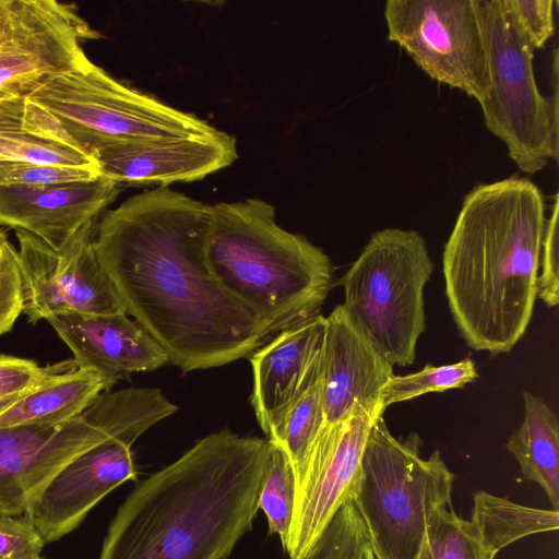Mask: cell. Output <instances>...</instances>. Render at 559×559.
Segmentation results:
<instances>
[{"mask_svg": "<svg viewBox=\"0 0 559 559\" xmlns=\"http://www.w3.org/2000/svg\"><path fill=\"white\" fill-rule=\"evenodd\" d=\"M212 205L167 187L133 195L96 225L95 248L127 314L186 371L249 357L269 336L206 262Z\"/></svg>", "mask_w": 559, "mask_h": 559, "instance_id": "6da1fadb", "label": "cell"}, {"mask_svg": "<svg viewBox=\"0 0 559 559\" xmlns=\"http://www.w3.org/2000/svg\"><path fill=\"white\" fill-rule=\"evenodd\" d=\"M269 449L229 430L200 439L129 493L99 559H226L259 510Z\"/></svg>", "mask_w": 559, "mask_h": 559, "instance_id": "7a4b0ae2", "label": "cell"}, {"mask_svg": "<svg viewBox=\"0 0 559 559\" xmlns=\"http://www.w3.org/2000/svg\"><path fill=\"white\" fill-rule=\"evenodd\" d=\"M545 226L543 194L527 179L479 185L465 197L442 271L450 311L471 348L509 353L524 336Z\"/></svg>", "mask_w": 559, "mask_h": 559, "instance_id": "3957f363", "label": "cell"}, {"mask_svg": "<svg viewBox=\"0 0 559 559\" xmlns=\"http://www.w3.org/2000/svg\"><path fill=\"white\" fill-rule=\"evenodd\" d=\"M205 253L216 282L269 337L320 313L332 286L329 257L282 228L261 199L212 205Z\"/></svg>", "mask_w": 559, "mask_h": 559, "instance_id": "277c9868", "label": "cell"}, {"mask_svg": "<svg viewBox=\"0 0 559 559\" xmlns=\"http://www.w3.org/2000/svg\"><path fill=\"white\" fill-rule=\"evenodd\" d=\"M178 406L157 388L100 394L81 415L57 424L0 427V516L23 515L71 460L111 437L135 441Z\"/></svg>", "mask_w": 559, "mask_h": 559, "instance_id": "5b68a950", "label": "cell"}, {"mask_svg": "<svg viewBox=\"0 0 559 559\" xmlns=\"http://www.w3.org/2000/svg\"><path fill=\"white\" fill-rule=\"evenodd\" d=\"M421 444L416 432L395 438L383 415L369 431L353 501L377 559H418L431 513L452 507L455 475L439 450L424 459Z\"/></svg>", "mask_w": 559, "mask_h": 559, "instance_id": "8992f818", "label": "cell"}, {"mask_svg": "<svg viewBox=\"0 0 559 559\" xmlns=\"http://www.w3.org/2000/svg\"><path fill=\"white\" fill-rule=\"evenodd\" d=\"M433 263L416 230L374 233L340 280L344 310L392 366H409L426 329L424 288Z\"/></svg>", "mask_w": 559, "mask_h": 559, "instance_id": "52a82bcc", "label": "cell"}, {"mask_svg": "<svg viewBox=\"0 0 559 559\" xmlns=\"http://www.w3.org/2000/svg\"><path fill=\"white\" fill-rule=\"evenodd\" d=\"M490 76L480 107L488 130L507 146L520 170L535 174L558 158V58L554 53V95L536 83L534 48L503 0H477Z\"/></svg>", "mask_w": 559, "mask_h": 559, "instance_id": "ba28073f", "label": "cell"}, {"mask_svg": "<svg viewBox=\"0 0 559 559\" xmlns=\"http://www.w3.org/2000/svg\"><path fill=\"white\" fill-rule=\"evenodd\" d=\"M27 99L55 118L71 146L90 156L111 142L207 135L217 130L122 84L92 61L56 76Z\"/></svg>", "mask_w": 559, "mask_h": 559, "instance_id": "9c48e42d", "label": "cell"}, {"mask_svg": "<svg viewBox=\"0 0 559 559\" xmlns=\"http://www.w3.org/2000/svg\"><path fill=\"white\" fill-rule=\"evenodd\" d=\"M384 17L389 39L431 79L485 100L490 76L477 0H388Z\"/></svg>", "mask_w": 559, "mask_h": 559, "instance_id": "30bf717a", "label": "cell"}, {"mask_svg": "<svg viewBox=\"0 0 559 559\" xmlns=\"http://www.w3.org/2000/svg\"><path fill=\"white\" fill-rule=\"evenodd\" d=\"M96 225V219L88 222L59 249L25 230H15L23 277L22 313L29 322L63 313L126 312L97 254Z\"/></svg>", "mask_w": 559, "mask_h": 559, "instance_id": "8fae6325", "label": "cell"}, {"mask_svg": "<svg viewBox=\"0 0 559 559\" xmlns=\"http://www.w3.org/2000/svg\"><path fill=\"white\" fill-rule=\"evenodd\" d=\"M99 34L72 3L14 0L0 38V102L29 97L56 76L85 66L82 43Z\"/></svg>", "mask_w": 559, "mask_h": 559, "instance_id": "7c38bea8", "label": "cell"}, {"mask_svg": "<svg viewBox=\"0 0 559 559\" xmlns=\"http://www.w3.org/2000/svg\"><path fill=\"white\" fill-rule=\"evenodd\" d=\"M378 416L359 412L346 420L323 425L296 486L285 547L290 559H302L340 508L356 497L365 444Z\"/></svg>", "mask_w": 559, "mask_h": 559, "instance_id": "4fadbf2b", "label": "cell"}, {"mask_svg": "<svg viewBox=\"0 0 559 559\" xmlns=\"http://www.w3.org/2000/svg\"><path fill=\"white\" fill-rule=\"evenodd\" d=\"M133 442L126 437L108 438L71 460L50 479L25 513L45 544L74 531L105 496L136 478Z\"/></svg>", "mask_w": 559, "mask_h": 559, "instance_id": "5bb4252c", "label": "cell"}, {"mask_svg": "<svg viewBox=\"0 0 559 559\" xmlns=\"http://www.w3.org/2000/svg\"><path fill=\"white\" fill-rule=\"evenodd\" d=\"M102 176L118 183L193 181L231 165L236 141L224 131L207 135L141 139L105 144L93 153Z\"/></svg>", "mask_w": 559, "mask_h": 559, "instance_id": "9a60e30c", "label": "cell"}, {"mask_svg": "<svg viewBox=\"0 0 559 559\" xmlns=\"http://www.w3.org/2000/svg\"><path fill=\"white\" fill-rule=\"evenodd\" d=\"M326 318L320 386L326 424L359 412L381 415V391L393 366L371 345L342 305Z\"/></svg>", "mask_w": 559, "mask_h": 559, "instance_id": "2e32d148", "label": "cell"}, {"mask_svg": "<svg viewBox=\"0 0 559 559\" xmlns=\"http://www.w3.org/2000/svg\"><path fill=\"white\" fill-rule=\"evenodd\" d=\"M326 318L318 313L275 334L249 357L251 405L270 437L292 405L320 379Z\"/></svg>", "mask_w": 559, "mask_h": 559, "instance_id": "e0dca14e", "label": "cell"}, {"mask_svg": "<svg viewBox=\"0 0 559 559\" xmlns=\"http://www.w3.org/2000/svg\"><path fill=\"white\" fill-rule=\"evenodd\" d=\"M118 182L93 180L46 186H0V226L25 230L59 249L110 204Z\"/></svg>", "mask_w": 559, "mask_h": 559, "instance_id": "ac0fdd59", "label": "cell"}, {"mask_svg": "<svg viewBox=\"0 0 559 559\" xmlns=\"http://www.w3.org/2000/svg\"><path fill=\"white\" fill-rule=\"evenodd\" d=\"M72 350L79 368L94 369L115 383L133 373L152 371L168 356L126 312L63 313L46 319Z\"/></svg>", "mask_w": 559, "mask_h": 559, "instance_id": "d6986e66", "label": "cell"}, {"mask_svg": "<svg viewBox=\"0 0 559 559\" xmlns=\"http://www.w3.org/2000/svg\"><path fill=\"white\" fill-rule=\"evenodd\" d=\"M115 382L91 368L61 372L25 393L0 414V427L57 424L81 415Z\"/></svg>", "mask_w": 559, "mask_h": 559, "instance_id": "ffe728a7", "label": "cell"}, {"mask_svg": "<svg viewBox=\"0 0 559 559\" xmlns=\"http://www.w3.org/2000/svg\"><path fill=\"white\" fill-rule=\"evenodd\" d=\"M524 419L507 442L523 477L538 484L552 509L559 507V420L546 402L523 392Z\"/></svg>", "mask_w": 559, "mask_h": 559, "instance_id": "44dd1931", "label": "cell"}, {"mask_svg": "<svg viewBox=\"0 0 559 559\" xmlns=\"http://www.w3.org/2000/svg\"><path fill=\"white\" fill-rule=\"evenodd\" d=\"M558 520L556 509L522 506L485 490L473 495L471 523L480 544L493 558L523 537L557 531Z\"/></svg>", "mask_w": 559, "mask_h": 559, "instance_id": "7402d4cb", "label": "cell"}, {"mask_svg": "<svg viewBox=\"0 0 559 559\" xmlns=\"http://www.w3.org/2000/svg\"><path fill=\"white\" fill-rule=\"evenodd\" d=\"M325 424L320 379L288 409L281 425L267 437L286 453L295 475L300 481L311 448Z\"/></svg>", "mask_w": 559, "mask_h": 559, "instance_id": "603a6c76", "label": "cell"}, {"mask_svg": "<svg viewBox=\"0 0 559 559\" xmlns=\"http://www.w3.org/2000/svg\"><path fill=\"white\" fill-rule=\"evenodd\" d=\"M418 559H495L480 544L471 521L452 507L431 513Z\"/></svg>", "mask_w": 559, "mask_h": 559, "instance_id": "cb8c5ba5", "label": "cell"}, {"mask_svg": "<svg viewBox=\"0 0 559 559\" xmlns=\"http://www.w3.org/2000/svg\"><path fill=\"white\" fill-rule=\"evenodd\" d=\"M270 442L258 507L269 523V531L276 534L285 549L288 540L296 492V480L286 453Z\"/></svg>", "mask_w": 559, "mask_h": 559, "instance_id": "d4e9b609", "label": "cell"}, {"mask_svg": "<svg viewBox=\"0 0 559 559\" xmlns=\"http://www.w3.org/2000/svg\"><path fill=\"white\" fill-rule=\"evenodd\" d=\"M477 377L471 358L442 366L427 364L413 373L392 374L381 391L380 404L385 411L391 404L413 400L426 393L461 389Z\"/></svg>", "mask_w": 559, "mask_h": 559, "instance_id": "484cf974", "label": "cell"}, {"mask_svg": "<svg viewBox=\"0 0 559 559\" xmlns=\"http://www.w3.org/2000/svg\"><path fill=\"white\" fill-rule=\"evenodd\" d=\"M0 160L98 167L92 156L75 147L19 130L0 132Z\"/></svg>", "mask_w": 559, "mask_h": 559, "instance_id": "4316f807", "label": "cell"}, {"mask_svg": "<svg viewBox=\"0 0 559 559\" xmlns=\"http://www.w3.org/2000/svg\"><path fill=\"white\" fill-rule=\"evenodd\" d=\"M370 539L353 500L336 512L316 545L302 559H362Z\"/></svg>", "mask_w": 559, "mask_h": 559, "instance_id": "83f0119b", "label": "cell"}, {"mask_svg": "<svg viewBox=\"0 0 559 559\" xmlns=\"http://www.w3.org/2000/svg\"><path fill=\"white\" fill-rule=\"evenodd\" d=\"M78 368L73 358L40 367L29 359L0 355V400L21 396L52 377Z\"/></svg>", "mask_w": 559, "mask_h": 559, "instance_id": "f1b7e54d", "label": "cell"}, {"mask_svg": "<svg viewBox=\"0 0 559 559\" xmlns=\"http://www.w3.org/2000/svg\"><path fill=\"white\" fill-rule=\"evenodd\" d=\"M98 167L40 165L0 160V186H46L93 180Z\"/></svg>", "mask_w": 559, "mask_h": 559, "instance_id": "f546056e", "label": "cell"}, {"mask_svg": "<svg viewBox=\"0 0 559 559\" xmlns=\"http://www.w3.org/2000/svg\"><path fill=\"white\" fill-rule=\"evenodd\" d=\"M23 299L19 253L0 229V335L9 332L23 312Z\"/></svg>", "mask_w": 559, "mask_h": 559, "instance_id": "4dcf8cb0", "label": "cell"}, {"mask_svg": "<svg viewBox=\"0 0 559 559\" xmlns=\"http://www.w3.org/2000/svg\"><path fill=\"white\" fill-rule=\"evenodd\" d=\"M519 29L534 49L554 35V0H503Z\"/></svg>", "mask_w": 559, "mask_h": 559, "instance_id": "1f68e13d", "label": "cell"}, {"mask_svg": "<svg viewBox=\"0 0 559 559\" xmlns=\"http://www.w3.org/2000/svg\"><path fill=\"white\" fill-rule=\"evenodd\" d=\"M559 199L555 198L552 211L546 222L542 245L539 270L537 280V296L548 306L556 307L559 302Z\"/></svg>", "mask_w": 559, "mask_h": 559, "instance_id": "d6a6232c", "label": "cell"}, {"mask_svg": "<svg viewBox=\"0 0 559 559\" xmlns=\"http://www.w3.org/2000/svg\"><path fill=\"white\" fill-rule=\"evenodd\" d=\"M45 542L23 515L0 516V559H34L40 556Z\"/></svg>", "mask_w": 559, "mask_h": 559, "instance_id": "836d02e7", "label": "cell"}, {"mask_svg": "<svg viewBox=\"0 0 559 559\" xmlns=\"http://www.w3.org/2000/svg\"><path fill=\"white\" fill-rule=\"evenodd\" d=\"M14 0H0V38L9 23Z\"/></svg>", "mask_w": 559, "mask_h": 559, "instance_id": "e575fe53", "label": "cell"}, {"mask_svg": "<svg viewBox=\"0 0 559 559\" xmlns=\"http://www.w3.org/2000/svg\"><path fill=\"white\" fill-rule=\"evenodd\" d=\"M24 395V394H23ZM22 396V395H21ZM21 396L10 397L7 400H0V414L4 412L8 407H10L16 400Z\"/></svg>", "mask_w": 559, "mask_h": 559, "instance_id": "d590c367", "label": "cell"}, {"mask_svg": "<svg viewBox=\"0 0 559 559\" xmlns=\"http://www.w3.org/2000/svg\"><path fill=\"white\" fill-rule=\"evenodd\" d=\"M362 559H376V556L371 549V546H369L366 551H365V555H364V558Z\"/></svg>", "mask_w": 559, "mask_h": 559, "instance_id": "8d00e7d4", "label": "cell"}, {"mask_svg": "<svg viewBox=\"0 0 559 559\" xmlns=\"http://www.w3.org/2000/svg\"><path fill=\"white\" fill-rule=\"evenodd\" d=\"M34 559H44V558L39 556V557H37V558H34Z\"/></svg>", "mask_w": 559, "mask_h": 559, "instance_id": "74e56055", "label": "cell"}, {"mask_svg": "<svg viewBox=\"0 0 559 559\" xmlns=\"http://www.w3.org/2000/svg\"><path fill=\"white\" fill-rule=\"evenodd\" d=\"M377 559V558H376Z\"/></svg>", "mask_w": 559, "mask_h": 559, "instance_id": "f35d334b", "label": "cell"}]
</instances>
